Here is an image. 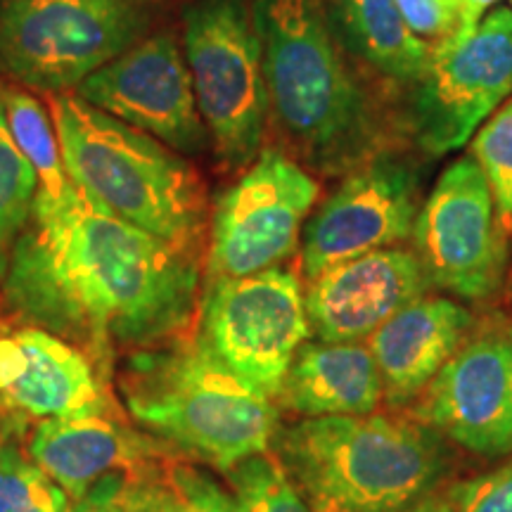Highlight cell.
Masks as SVG:
<instances>
[{"instance_id":"14","label":"cell","mask_w":512,"mask_h":512,"mask_svg":"<svg viewBox=\"0 0 512 512\" xmlns=\"http://www.w3.org/2000/svg\"><path fill=\"white\" fill-rule=\"evenodd\" d=\"M76 95L178 155H202L211 147L188 62L171 29L155 31L86 76Z\"/></svg>"},{"instance_id":"25","label":"cell","mask_w":512,"mask_h":512,"mask_svg":"<svg viewBox=\"0 0 512 512\" xmlns=\"http://www.w3.org/2000/svg\"><path fill=\"white\" fill-rule=\"evenodd\" d=\"M67 498L15 441H0V512H69Z\"/></svg>"},{"instance_id":"21","label":"cell","mask_w":512,"mask_h":512,"mask_svg":"<svg viewBox=\"0 0 512 512\" xmlns=\"http://www.w3.org/2000/svg\"><path fill=\"white\" fill-rule=\"evenodd\" d=\"M174 453L169 448L121 479L114 501L126 512H238L219 479Z\"/></svg>"},{"instance_id":"13","label":"cell","mask_w":512,"mask_h":512,"mask_svg":"<svg viewBox=\"0 0 512 512\" xmlns=\"http://www.w3.org/2000/svg\"><path fill=\"white\" fill-rule=\"evenodd\" d=\"M422 207V178L408 159L380 152L351 174L306 219L302 273L311 280L330 266L396 247L413 238Z\"/></svg>"},{"instance_id":"19","label":"cell","mask_w":512,"mask_h":512,"mask_svg":"<svg viewBox=\"0 0 512 512\" xmlns=\"http://www.w3.org/2000/svg\"><path fill=\"white\" fill-rule=\"evenodd\" d=\"M275 403L299 418L375 413L384 403L382 380L366 342H304Z\"/></svg>"},{"instance_id":"30","label":"cell","mask_w":512,"mask_h":512,"mask_svg":"<svg viewBox=\"0 0 512 512\" xmlns=\"http://www.w3.org/2000/svg\"><path fill=\"white\" fill-rule=\"evenodd\" d=\"M121 479H110V482L100 484L98 489H93L83 501H76L74 508L69 512H126L121 505L114 501V486Z\"/></svg>"},{"instance_id":"17","label":"cell","mask_w":512,"mask_h":512,"mask_svg":"<svg viewBox=\"0 0 512 512\" xmlns=\"http://www.w3.org/2000/svg\"><path fill=\"white\" fill-rule=\"evenodd\" d=\"M477 316L451 297L415 299L366 339L392 411H408L475 328Z\"/></svg>"},{"instance_id":"16","label":"cell","mask_w":512,"mask_h":512,"mask_svg":"<svg viewBox=\"0 0 512 512\" xmlns=\"http://www.w3.org/2000/svg\"><path fill=\"white\" fill-rule=\"evenodd\" d=\"M107 380L74 344L41 328L0 335V411L55 420L110 411Z\"/></svg>"},{"instance_id":"22","label":"cell","mask_w":512,"mask_h":512,"mask_svg":"<svg viewBox=\"0 0 512 512\" xmlns=\"http://www.w3.org/2000/svg\"><path fill=\"white\" fill-rule=\"evenodd\" d=\"M0 95L10 136L38 176L36 207L60 204L72 192L74 181L64 171L53 117L34 95L17 88L0 91Z\"/></svg>"},{"instance_id":"10","label":"cell","mask_w":512,"mask_h":512,"mask_svg":"<svg viewBox=\"0 0 512 512\" xmlns=\"http://www.w3.org/2000/svg\"><path fill=\"white\" fill-rule=\"evenodd\" d=\"M318 195V181L297 159L261 150L214 204L207 278H242L290 259Z\"/></svg>"},{"instance_id":"9","label":"cell","mask_w":512,"mask_h":512,"mask_svg":"<svg viewBox=\"0 0 512 512\" xmlns=\"http://www.w3.org/2000/svg\"><path fill=\"white\" fill-rule=\"evenodd\" d=\"M508 235L482 169L465 155L422 200L413 252L430 287L463 302H489L508 280Z\"/></svg>"},{"instance_id":"7","label":"cell","mask_w":512,"mask_h":512,"mask_svg":"<svg viewBox=\"0 0 512 512\" xmlns=\"http://www.w3.org/2000/svg\"><path fill=\"white\" fill-rule=\"evenodd\" d=\"M183 48L216 159L228 171L247 169L264 150L271 114L254 0H190Z\"/></svg>"},{"instance_id":"27","label":"cell","mask_w":512,"mask_h":512,"mask_svg":"<svg viewBox=\"0 0 512 512\" xmlns=\"http://www.w3.org/2000/svg\"><path fill=\"white\" fill-rule=\"evenodd\" d=\"M453 512H512V456L486 475L448 486Z\"/></svg>"},{"instance_id":"15","label":"cell","mask_w":512,"mask_h":512,"mask_svg":"<svg viewBox=\"0 0 512 512\" xmlns=\"http://www.w3.org/2000/svg\"><path fill=\"white\" fill-rule=\"evenodd\" d=\"M432 287L413 249L384 247L306 280L304 304L320 342H366Z\"/></svg>"},{"instance_id":"20","label":"cell","mask_w":512,"mask_h":512,"mask_svg":"<svg viewBox=\"0 0 512 512\" xmlns=\"http://www.w3.org/2000/svg\"><path fill=\"white\" fill-rule=\"evenodd\" d=\"M323 8L339 48L373 72L411 86L425 74L432 48L406 27L396 0H323Z\"/></svg>"},{"instance_id":"31","label":"cell","mask_w":512,"mask_h":512,"mask_svg":"<svg viewBox=\"0 0 512 512\" xmlns=\"http://www.w3.org/2000/svg\"><path fill=\"white\" fill-rule=\"evenodd\" d=\"M406 512H453V505H451V498H448V491L444 489L439 491V494L420 501L418 505H413V508Z\"/></svg>"},{"instance_id":"5","label":"cell","mask_w":512,"mask_h":512,"mask_svg":"<svg viewBox=\"0 0 512 512\" xmlns=\"http://www.w3.org/2000/svg\"><path fill=\"white\" fill-rule=\"evenodd\" d=\"M64 171L100 204L159 240L200 254L207 192L188 159L76 93L50 98Z\"/></svg>"},{"instance_id":"11","label":"cell","mask_w":512,"mask_h":512,"mask_svg":"<svg viewBox=\"0 0 512 512\" xmlns=\"http://www.w3.org/2000/svg\"><path fill=\"white\" fill-rule=\"evenodd\" d=\"M453 448L512 456V318L489 313L406 411Z\"/></svg>"},{"instance_id":"12","label":"cell","mask_w":512,"mask_h":512,"mask_svg":"<svg viewBox=\"0 0 512 512\" xmlns=\"http://www.w3.org/2000/svg\"><path fill=\"white\" fill-rule=\"evenodd\" d=\"M512 98V8L489 12L467 41L432 50L413 83L408 126L425 155L460 150Z\"/></svg>"},{"instance_id":"18","label":"cell","mask_w":512,"mask_h":512,"mask_svg":"<svg viewBox=\"0 0 512 512\" xmlns=\"http://www.w3.org/2000/svg\"><path fill=\"white\" fill-rule=\"evenodd\" d=\"M164 451L169 448L143 439L126 422L110 418L107 411L38 422L27 444V456L74 503L110 479L133 475Z\"/></svg>"},{"instance_id":"23","label":"cell","mask_w":512,"mask_h":512,"mask_svg":"<svg viewBox=\"0 0 512 512\" xmlns=\"http://www.w3.org/2000/svg\"><path fill=\"white\" fill-rule=\"evenodd\" d=\"M38 197V176L15 145L0 105V280L8 271L12 247L29 226Z\"/></svg>"},{"instance_id":"8","label":"cell","mask_w":512,"mask_h":512,"mask_svg":"<svg viewBox=\"0 0 512 512\" xmlns=\"http://www.w3.org/2000/svg\"><path fill=\"white\" fill-rule=\"evenodd\" d=\"M197 320V337L211 354L273 401L311 337L302 280L280 266L242 278H207Z\"/></svg>"},{"instance_id":"32","label":"cell","mask_w":512,"mask_h":512,"mask_svg":"<svg viewBox=\"0 0 512 512\" xmlns=\"http://www.w3.org/2000/svg\"><path fill=\"white\" fill-rule=\"evenodd\" d=\"M0 105H3V95H0Z\"/></svg>"},{"instance_id":"1","label":"cell","mask_w":512,"mask_h":512,"mask_svg":"<svg viewBox=\"0 0 512 512\" xmlns=\"http://www.w3.org/2000/svg\"><path fill=\"white\" fill-rule=\"evenodd\" d=\"M3 297L31 328L81 349L107 380L119 354L188 335L200 311V254L145 233L74 183L60 204L34 207Z\"/></svg>"},{"instance_id":"26","label":"cell","mask_w":512,"mask_h":512,"mask_svg":"<svg viewBox=\"0 0 512 512\" xmlns=\"http://www.w3.org/2000/svg\"><path fill=\"white\" fill-rule=\"evenodd\" d=\"M470 157L489 183L498 216L512 233V98L477 128L470 143Z\"/></svg>"},{"instance_id":"24","label":"cell","mask_w":512,"mask_h":512,"mask_svg":"<svg viewBox=\"0 0 512 512\" xmlns=\"http://www.w3.org/2000/svg\"><path fill=\"white\" fill-rule=\"evenodd\" d=\"M226 477L238 512H313L273 451L245 458Z\"/></svg>"},{"instance_id":"28","label":"cell","mask_w":512,"mask_h":512,"mask_svg":"<svg viewBox=\"0 0 512 512\" xmlns=\"http://www.w3.org/2000/svg\"><path fill=\"white\" fill-rule=\"evenodd\" d=\"M406 27L432 50L456 34L458 0H396Z\"/></svg>"},{"instance_id":"29","label":"cell","mask_w":512,"mask_h":512,"mask_svg":"<svg viewBox=\"0 0 512 512\" xmlns=\"http://www.w3.org/2000/svg\"><path fill=\"white\" fill-rule=\"evenodd\" d=\"M501 3V0H458V27L456 34L444 46H458L475 34V29L479 27V22L489 15V10L494 5ZM441 48V46H439Z\"/></svg>"},{"instance_id":"3","label":"cell","mask_w":512,"mask_h":512,"mask_svg":"<svg viewBox=\"0 0 512 512\" xmlns=\"http://www.w3.org/2000/svg\"><path fill=\"white\" fill-rule=\"evenodd\" d=\"M254 19L271 114L297 157L347 176L380 155V117L344 62L323 0H254Z\"/></svg>"},{"instance_id":"2","label":"cell","mask_w":512,"mask_h":512,"mask_svg":"<svg viewBox=\"0 0 512 512\" xmlns=\"http://www.w3.org/2000/svg\"><path fill=\"white\" fill-rule=\"evenodd\" d=\"M271 451L313 512H406L456 470V448L408 413L302 418Z\"/></svg>"},{"instance_id":"6","label":"cell","mask_w":512,"mask_h":512,"mask_svg":"<svg viewBox=\"0 0 512 512\" xmlns=\"http://www.w3.org/2000/svg\"><path fill=\"white\" fill-rule=\"evenodd\" d=\"M164 0H0V67L60 95L150 34Z\"/></svg>"},{"instance_id":"4","label":"cell","mask_w":512,"mask_h":512,"mask_svg":"<svg viewBox=\"0 0 512 512\" xmlns=\"http://www.w3.org/2000/svg\"><path fill=\"white\" fill-rule=\"evenodd\" d=\"M119 392L133 420L164 446L223 475L271 451L280 430L278 403L223 366L197 335L128 354Z\"/></svg>"}]
</instances>
